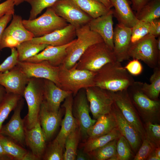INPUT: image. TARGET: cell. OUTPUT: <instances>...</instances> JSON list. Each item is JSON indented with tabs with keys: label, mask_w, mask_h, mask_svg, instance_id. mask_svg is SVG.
<instances>
[{
	"label": "cell",
	"mask_w": 160,
	"mask_h": 160,
	"mask_svg": "<svg viewBox=\"0 0 160 160\" xmlns=\"http://www.w3.org/2000/svg\"><path fill=\"white\" fill-rule=\"evenodd\" d=\"M30 78L17 64L9 71L0 73V84L4 88L7 93L23 97Z\"/></svg>",
	"instance_id": "cell-15"
},
{
	"label": "cell",
	"mask_w": 160,
	"mask_h": 160,
	"mask_svg": "<svg viewBox=\"0 0 160 160\" xmlns=\"http://www.w3.org/2000/svg\"><path fill=\"white\" fill-rule=\"evenodd\" d=\"M114 102L126 119L135 128L142 140L146 138L145 130L127 90L112 92Z\"/></svg>",
	"instance_id": "cell-13"
},
{
	"label": "cell",
	"mask_w": 160,
	"mask_h": 160,
	"mask_svg": "<svg viewBox=\"0 0 160 160\" xmlns=\"http://www.w3.org/2000/svg\"><path fill=\"white\" fill-rule=\"evenodd\" d=\"M128 54L130 57L141 60L151 68L160 65V51L157 48L156 39L149 33L130 44Z\"/></svg>",
	"instance_id": "cell-7"
},
{
	"label": "cell",
	"mask_w": 160,
	"mask_h": 160,
	"mask_svg": "<svg viewBox=\"0 0 160 160\" xmlns=\"http://www.w3.org/2000/svg\"><path fill=\"white\" fill-rule=\"evenodd\" d=\"M90 111L94 119L111 113L114 101L112 92L93 86L85 89Z\"/></svg>",
	"instance_id": "cell-9"
},
{
	"label": "cell",
	"mask_w": 160,
	"mask_h": 160,
	"mask_svg": "<svg viewBox=\"0 0 160 160\" xmlns=\"http://www.w3.org/2000/svg\"><path fill=\"white\" fill-rule=\"evenodd\" d=\"M146 138L156 148L160 147V125L157 123L147 122L145 127Z\"/></svg>",
	"instance_id": "cell-40"
},
{
	"label": "cell",
	"mask_w": 160,
	"mask_h": 160,
	"mask_svg": "<svg viewBox=\"0 0 160 160\" xmlns=\"http://www.w3.org/2000/svg\"><path fill=\"white\" fill-rule=\"evenodd\" d=\"M77 38L66 49V55L62 64L69 69L78 62L86 50L94 44L104 42L97 33L91 31L88 24L76 28Z\"/></svg>",
	"instance_id": "cell-2"
},
{
	"label": "cell",
	"mask_w": 160,
	"mask_h": 160,
	"mask_svg": "<svg viewBox=\"0 0 160 160\" xmlns=\"http://www.w3.org/2000/svg\"><path fill=\"white\" fill-rule=\"evenodd\" d=\"M130 0L132 9L137 13L139 12L145 4L152 0Z\"/></svg>",
	"instance_id": "cell-48"
},
{
	"label": "cell",
	"mask_w": 160,
	"mask_h": 160,
	"mask_svg": "<svg viewBox=\"0 0 160 160\" xmlns=\"http://www.w3.org/2000/svg\"><path fill=\"white\" fill-rule=\"evenodd\" d=\"M11 160L4 152L0 143V160Z\"/></svg>",
	"instance_id": "cell-51"
},
{
	"label": "cell",
	"mask_w": 160,
	"mask_h": 160,
	"mask_svg": "<svg viewBox=\"0 0 160 160\" xmlns=\"http://www.w3.org/2000/svg\"><path fill=\"white\" fill-rule=\"evenodd\" d=\"M154 153L156 156L160 158V148L159 147L156 148L154 151Z\"/></svg>",
	"instance_id": "cell-55"
},
{
	"label": "cell",
	"mask_w": 160,
	"mask_h": 160,
	"mask_svg": "<svg viewBox=\"0 0 160 160\" xmlns=\"http://www.w3.org/2000/svg\"><path fill=\"white\" fill-rule=\"evenodd\" d=\"M124 68L130 74L135 76L140 74L143 69L141 63L136 59L130 61Z\"/></svg>",
	"instance_id": "cell-44"
},
{
	"label": "cell",
	"mask_w": 160,
	"mask_h": 160,
	"mask_svg": "<svg viewBox=\"0 0 160 160\" xmlns=\"http://www.w3.org/2000/svg\"><path fill=\"white\" fill-rule=\"evenodd\" d=\"M150 81V84L141 82V89L143 93L151 99L159 100L160 93V65L153 69Z\"/></svg>",
	"instance_id": "cell-32"
},
{
	"label": "cell",
	"mask_w": 160,
	"mask_h": 160,
	"mask_svg": "<svg viewBox=\"0 0 160 160\" xmlns=\"http://www.w3.org/2000/svg\"><path fill=\"white\" fill-rule=\"evenodd\" d=\"M13 15L6 14L0 17V54L1 49V44L3 34L8 23L12 19Z\"/></svg>",
	"instance_id": "cell-46"
},
{
	"label": "cell",
	"mask_w": 160,
	"mask_h": 160,
	"mask_svg": "<svg viewBox=\"0 0 160 160\" xmlns=\"http://www.w3.org/2000/svg\"><path fill=\"white\" fill-rule=\"evenodd\" d=\"M139 20L150 22L160 17V0H152L135 14Z\"/></svg>",
	"instance_id": "cell-35"
},
{
	"label": "cell",
	"mask_w": 160,
	"mask_h": 160,
	"mask_svg": "<svg viewBox=\"0 0 160 160\" xmlns=\"http://www.w3.org/2000/svg\"><path fill=\"white\" fill-rule=\"evenodd\" d=\"M64 149L55 138L46 147L42 158L44 160H63Z\"/></svg>",
	"instance_id": "cell-37"
},
{
	"label": "cell",
	"mask_w": 160,
	"mask_h": 160,
	"mask_svg": "<svg viewBox=\"0 0 160 160\" xmlns=\"http://www.w3.org/2000/svg\"><path fill=\"white\" fill-rule=\"evenodd\" d=\"M76 39L71 42L61 46L49 45L41 52L25 61L36 63L46 61L53 66H59L63 63L65 58L67 48Z\"/></svg>",
	"instance_id": "cell-22"
},
{
	"label": "cell",
	"mask_w": 160,
	"mask_h": 160,
	"mask_svg": "<svg viewBox=\"0 0 160 160\" xmlns=\"http://www.w3.org/2000/svg\"><path fill=\"white\" fill-rule=\"evenodd\" d=\"M150 22L149 34L157 38L160 36V19L154 20Z\"/></svg>",
	"instance_id": "cell-47"
},
{
	"label": "cell",
	"mask_w": 160,
	"mask_h": 160,
	"mask_svg": "<svg viewBox=\"0 0 160 160\" xmlns=\"http://www.w3.org/2000/svg\"><path fill=\"white\" fill-rule=\"evenodd\" d=\"M73 97L72 94L69 95L62 105L65 111V116L61 123V129L55 138L64 149L67 137L77 124L72 112Z\"/></svg>",
	"instance_id": "cell-25"
},
{
	"label": "cell",
	"mask_w": 160,
	"mask_h": 160,
	"mask_svg": "<svg viewBox=\"0 0 160 160\" xmlns=\"http://www.w3.org/2000/svg\"><path fill=\"white\" fill-rule=\"evenodd\" d=\"M48 45L34 43L31 40L22 42L16 48L18 61H25L43 50Z\"/></svg>",
	"instance_id": "cell-31"
},
{
	"label": "cell",
	"mask_w": 160,
	"mask_h": 160,
	"mask_svg": "<svg viewBox=\"0 0 160 160\" xmlns=\"http://www.w3.org/2000/svg\"><path fill=\"white\" fill-rule=\"evenodd\" d=\"M105 5L108 9H111L113 7L109 0H95Z\"/></svg>",
	"instance_id": "cell-52"
},
{
	"label": "cell",
	"mask_w": 160,
	"mask_h": 160,
	"mask_svg": "<svg viewBox=\"0 0 160 160\" xmlns=\"http://www.w3.org/2000/svg\"><path fill=\"white\" fill-rule=\"evenodd\" d=\"M113 9H111L107 13L92 18L88 24L90 29L98 34L104 42L113 50Z\"/></svg>",
	"instance_id": "cell-19"
},
{
	"label": "cell",
	"mask_w": 160,
	"mask_h": 160,
	"mask_svg": "<svg viewBox=\"0 0 160 160\" xmlns=\"http://www.w3.org/2000/svg\"><path fill=\"white\" fill-rule=\"evenodd\" d=\"M11 49V55L0 64V73L8 71L17 64L18 54L15 48Z\"/></svg>",
	"instance_id": "cell-43"
},
{
	"label": "cell",
	"mask_w": 160,
	"mask_h": 160,
	"mask_svg": "<svg viewBox=\"0 0 160 160\" xmlns=\"http://www.w3.org/2000/svg\"><path fill=\"white\" fill-rule=\"evenodd\" d=\"M94 81V86L112 92L127 90L135 81L117 61L108 63L96 72Z\"/></svg>",
	"instance_id": "cell-1"
},
{
	"label": "cell",
	"mask_w": 160,
	"mask_h": 160,
	"mask_svg": "<svg viewBox=\"0 0 160 160\" xmlns=\"http://www.w3.org/2000/svg\"><path fill=\"white\" fill-rule=\"evenodd\" d=\"M95 74L96 72L77 69L76 64L69 69L61 64L58 74L60 87L71 92L74 96L80 89L94 86Z\"/></svg>",
	"instance_id": "cell-4"
},
{
	"label": "cell",
	"mask_w": 160,
	"mask_h": 160,
	"mask_svg": "<svg viewBox=\"0 0 160 160\" xmlns=\"http://www.w3.org/2000/svg\"><path fill=\"white\" fill-rule=\"evenodd\" d=\"M40 160L33 153L31 152H27L23 157L22 160Z\"/></svg>",
	"instance_id": "cell-50"
},
{
	"label": "cell",
	"mask_w": 160,
	"mask_h": 160,
	"mask_svg": "<svg viewBox=\"0 0 160 160\" xmlns=\"http://www.w3.org/2000/svg\"><path fill=\"white\" fill-rule=\"evenodd\" d=\"M76 36V28L69 24L63 28L40 37H33L31 40L37 44L59 46L71 42Z\"/></svg>",
	"instance_id": "cell-20"
},
{
	"label": "cell",
	"mask_w": 160,
	"mask_h": 160,
	"mask_svg": "<svg viewBox=\"0 0 160 160\" xmlns=\"http://www.w3.org/2000/svg\"><path fill=\"white\" fill-rule=\"evenodd\" d=\"M22 97L19 95L7 93L0 103V131L3 123L12 111L14 110Z\"/></svg>",
	"instance_id": "cell-36"
},
{
	"label": "cell",
	"mask_w": 160,
	"mask_h": 160,
	"mask_svg": "<svg viewBox=\"0 0 160 160\" xmlns=\"http://www.w3.org/2000/svg\"><path fill=\"white\" fill-rule=\"evenodd\" d=\"M141 82L135 81L127 89L129 95L134 106L147 122H153L159 116L160 102L151 99L143 92Z\"/></svg>",
	"instance_id": "cell-8"
},
{
	"label": "cell",
	"mask_w": 160,
	"mask_h": 160,
	"mask_svg": "<svg viewBox=\"0 0 160 160\" xmlns=\"http://www.w3.org/2000/svg\"><path fill=\"white\" fill-rule=\"evenodd\" d=\"M96 120L95 124L87 131V139L104 135L117 127L116 121L112 111L109 113L101 116Z\"/></svg>",
	"instance_id": "cell-27"
},
{
	"label": "cell",
	"mask_w": 160,
	"mask_h": 160,
	"mask_svg": "<svg viewBox=\"0 0 160 160\" xmlns=\"http://www.w3.org/2000/svg\"><path fill=\"white\" fill-rule=\"evenodd\" d=\"M118 139L113 140L105 145L87 153L90 160H115Z\"/></svg>",
	"instance_id": "cell-34"
},
{
	"label": "cell",
	"mask_w": 160,
	"mask_h": 160,
	"mask_svg": "<svg viewBox=\"0 0 160 160\" xmlns=\"http://www.w3.org/2000/svg\"><path fill=\"white\" fill-rule=\"evenodd\" d=\"M17 65L29 78L48 79L60 87L59 66H53L46 61L36 63L18 61Z\"/></svg>",
	"instance_id": "cell-14"
},
{
	"label": "cell",
	"mask_w": 160,
	"mask_h": 160,
	"mask_svg": "<svg viewBox=\"0 0 160 160\" xmlns=\"http://www.w3.org/2000/svg\"><path fill=\"white\" fill-rule=\"evenodd\" d=\"M60 0H26V2L31 5L29 20H32L37 17L45 8L51 7Z\"/></svg>",
	"instance_id": "cell-38"
},
{
	"label": "cell",
	"mask_w": 160,
	"mask_h": 160,
	"mask_svg": "<svg viewBox=\"0 0 160 160\" xmlns=\"http://www.w3.org/2000/svg\"><path fill=\"white\" fill-rule=\"evenodd\" d=\"M143 143L135 156L134 160L146 159L155 148L145 138L143 140Z\"/></svg>",
	"instance_id": "cell-42"
},
{
	"label": "cell",
	"mask_w": 160,
	"mask_h": 160,
	"mask_svg": "<svg viewBox=\"0 0 160 160\" xmlns=\"http://www.w3.org/2000/svg\"><path fill=\"white\" fill-rule=\"evenodd\" d=\"M51 7L57 15L76 28L88 24L92 19L72 0H60Z\"/></svg>",
	"instance_id": "cell-12"
},
{
	"label": "cell",
	"mask_w": 160,
	"mask_h": 160,
	"mask_svg": "<svg viewBox=\"0 0 160 160\" xmlns=\"http://www.w3.org/2000/svg\"><path fill=\"white\" fill-rule=\"evenodd\" d=\"M154 151L150 154L147 158L148 160H160V158L157 157L155 154Z\"/></svg>",
	"instance_id": "cell-54"
},
{
	"label": "cell",
	"mask_w": 160,
	"mask_h": 160,
	"mask_svg": "<svg viewBox=\"0 0 160 160\" xmlns=\"http://www.w3.org/2000/svg\"><path fill=\"white\" fill-rule=\"evenodd\" d=\"M28 107L26 129L33 127L39 120L41 104L44 100L43 79L31 78L24 90L23 96Z\"/></svg>",
	"instance_id": "cell-5"
},
{
	"label": "cell",
	"mask_w": 160,
	"mask_h": 160,
	"mask_svg": "<svg viewBox=\"0 0 160 160\" xmlns=\"http://www.w3.org/2000/svg\"><path fill=\"white\" fill-rule=\"evenodd\" d=\"M156 42L158 49L160 51V36L157 38Z\"/></svg>",
	"instance_id": "cell-57"
},
{
	"label": "cell",
	"mask_w": 160,
	"mask_h": 160,
	"mask_svg": "<svg viewBox=\"0 0 160 160\" xmlns=\"http://www.w3.org/2000/svg\"><path fill=\"white\" fill-rule=\"evenodd\" d=\"M114 7L113 16L119 24L132 28L139 20L137 18L129 0H109Z\"/></svg>",
	"instance_id": "cell-26"
},
{
	"label": "cell",
	"mask_w": 160,
	"mask_h": 160,
	"mask_svg": "<svg viewBox=\"0 0 160 160\" xmlns=\"http://www.w3.org/2000/svg\"><path fill=\"white\" fill-rule=\"evenodd\" d=\"M47 141L39 120L31 129H25V142L31 152L41 159L42 158Z\"/></svg>",
	"instance_id": "cell-23"
},
{
	"label": "cell",
	"mask_w": 160,
	"mask_h": 160,
	"mask_svg": "<svg viewBox=\"0 0 160 160\" xmlns=\"http://www.w3.org/2000/svg\"><path fill=\"white\" fill-rule=\"evenodd\" d=\"M76 160H90L87 153L84 152L83 150L77 151L76 159Z\"/></svg>",
	"instance_id": "cell-49"
},
{
	"label": "cell",
	"mask_w": 160,
	"mask_h": 160,
	"mask_svg": "<svg viewBox=\"0 0 160 160\" xmlns=\"http://www.w3.org/2000/svg\"><path fill=\"white\" fill-rule=\"evenodd\" d=\"M14 0H6L0 4V17L6 14L14 15Z\"/></svg>",
	"instance_id": "cell-45"
},
{
	"label": "cell",
	"mask_w": 160,
	"mask_h": 160,
	"mask_svg": "<svg viewBox=\"0 0 160 160\" xmlns=\"http://www.w3.org/2000/svg\"><path fill=\"white\" fill-rule=\"evenodd\" d=\"M0 143L11 160H22L27 151L9 137L0 134Z\"/></svg>",
	"instance_id": "cell-33"
},
{
	"label": "cell",
	"mask_w": 160,
	"mask_h": 160,
	"mask_svg": "<svg viewBox=\"0 0 160 160\" xmlns=\"http://www.w3.org/2000/svg\"><path fill=\"white\" fill-rule=\"evenodd\" d=\"M74 97L73 115L80 129L81 137L86 139L88 138V130L95 124L97 120L92 119L89 115V106L85 89H80Z\"/></svg>",
	"instance_id": "cell-11"
},
{
	"label": "cell",
	"mask_w": 160,
	"mask_h": 160,
	"mask_svg": "<svg viewBox=\"0 0 160 160\" xmlns=\"http://www.w3.org/2000/svg\"><path fill=\"white\" fill-rule=\"evenodd\" d=\"M7 94L4 88L0 84V103L3 100Z\"/></svg>",
	"instance_id": "cell-53"
},
{
	"label": "cell",
	"mask_w": 160,
	"mask_h": 160,
	"mask_svg": "<svg viewBox=\"0 0 160 160\" xmlns=\"http://www.w3.org/2000/svg\"><path fill=\"white\" fill-rule=\"evenodd\" d=\"M44 100L52 110L58 111L61 104L72 93L65 91L58 87L53 81L43 79Z\"/></svg>",
	"instance_id": "cell-24"
},
{
	"label": "cell",
	"mask_w": 160,
	"mask_h": 160,
	"mask_svg": "<svg viewBox=\"0 0 160 160\" xmlns=\"http://www.w3.org/2000/svg\"><path fill=\"white\" fill-rule=\"evenodd\" d=\"M63 110L58 111L51 109L44 100L40 108L39 119L47 140L50 139L61 122Z\"/></svg>",
	"instance_id": "cell-18"
},
{
	"label": "cell",
	"mask_w": 160,
	"mask_h": 160,
	"mask_svg": "<svg viewBox=\"0 0 160 160\" xmlns=\"http://www.w3.org/2000/svg\"><path fill=\"white\" fill-rule=\"evenodd\" d=\"M150 22L139 20L132 28L131 44L135 43L149 33Z\"/></svg>",
	"instance_id": "cell-41"
},
{
	"label": "cell",
	"mask_w": 160,
	"mask_h": 160,
	"mask_svg": "<svg viewBox=\"0 0 160 160\" xmlns=\"http://www.w3.org/2000/svg\"><path fill=\"white\" fill-rule=\"evenodd\" d=\"M116 61L113 50L103 42L88 47L76 64L77 69L96 72L106 64Z\"/></svg>",
	"instance_id": "cell-3"
},
{
	"label": "cell",
	"mask_w": 160,
	"mask_h": 160,
	"mask_svg": "<svg viewBox=\"0 0 160 160\" xmlns=\"http://www.w3.org/2000/svg\"><path fill=\"white\" fill-rule=\"evenodd\" d=\"M1 0H0V1H1Z\"/></svg>",
	"instance_id": "cell-58"
},
{
	"label": "cell",
	"mask_w": 160,
	"mask_h": 160,
	"mask_svg": "<svg viewBox=\"0 0 160 160\" xmlns=\"http://www.w3.org/2000/svg\"><path fill=\"white\" fill-rule=\"evenodd\" d=\"M84 12L92 18H95L108 12V9L95 0H72Z\"/></svg>",
	"instance_id": "cell-30"
},
{
	"label": "cell",
	"mask_w": 160,
	"mask_h": 160,
	"mask_svg": "<svg viewBox=\"0 0 160 160\" xmlns=\"http://www.w3.org/2000/svg\"><path fill=\"white\" fill-rule=\"evenodd\" d=\"M25 27L33 35L40 37L65 28L69 23L57 15L51 7L38 17L32 20H23Z\"/></svg>",
	"instance_id": "cell-6"
},
{
	"label": "cell",
	"mask_w": 160,
	"mask_h": 160,
	"mask_svg": "<svg viewBox=\"0 0 160 160\" xmlns=\"http://www.w3.org/2000/svg\"><path fill=\"white\" fill-rule=\"evenodd\" d=\"M11 23L6 27L2 37L1 49L16 48L21 43L31 40L33 35L24 26L20 16L14 15Z\"/></svg>",
	"instance_id": "cell-10"
},
{
	"label": "cell",
	"mask_w": 160,
	"mask_h": 160,
	"mask_svg": "<svg viewBox=\"0 0 160 160\" xmlns=\"http://www.w3.org/2000/svg\"><path fill=\"white\" fill-rule=\"evenodd\" d=\"M112 112L115 116L117 127L121 135L128 141L132 150L136 153L141 144V139L135 128L124 118L114 102Z\"/></svg>",
	"instance_id": "cell-21"
},
{
	"label": "cell",
	"mask_w": 160,
	"mask_h": 160,
	"mask_svg": "<svg viewBox=\"0 0 160 160\" xmlns=\"http://www.w3.org/2000/svg\"><path fill=\"white\" fill-rule=\"evenodd\" d=\"M121 135L116 127L104 135L95 138L87 139L81 145L83 148V151L88 153L105 145L113 140L118 139Z\"/></svg>",
	"instance_id": "cell-28"
},
{
	"label": "cell",
	"mask_w": 160,
	"mask_h": 160,
	"mask_svg": "<svg viewBox=\"0 0 160 160\" xmlns=\"http://www.w3.org/2000/svg\"><path fill=\"white\" fill-rule=\"evenodd\" d=\"M24 104L22 98L14 109V113L9 121L2 126L0 134L7 137L21 146L25 142V129L20 113Z\"/></svg>",
	"instance_id": "cell-16"
},
{
	"label": "cell",
	"mask_w": 160,
	"mask_h": 160,
	"mask_svg": "<svg viewBox=\"0 0 160 160\" xmlns=\"http://www.w3.org/2000/svg\"><path fill=\"white\" fill-rule=\"evenodd\" d=\"M132 156L131 146L126 138L122 135L118 139L116 145L115 160H128Z\"/></svg>",
	"instance_id": "cell-39"
},
{
	"label": "cell",
	"mask_w": 160,
	"mask_h": 160,
	"mask_svg": "<svg viewBox=\"0 0 160 160\" xmlns=\"http://www.w3.org/2000/svg\"><path fill=\"white\" fill-rule=\"evenodd\" d=\"M132 29L118 23L113 30V52L117 61L121 62L130 58L128 50L131 44Z\"/></svg>",
	"instance_id": "cell-17"
},
{
	"label": "cell",
	"mask_w": 160,
	"mask_h": 160,
	"mask_svg": "<svg viewBox=\"0 0 160 160\" xmlns=\"http://www.w3.org/2000/svg\"><path fill=\"white\" fill-rule=\"evenodd\" d=\"M26 1V0H14V4L15 5L17 6Z\"/></svg>",
	"instance_id": "cell-56"
},
{
	"label": "cell",
	"mask_w": 160,
	"mask_h": 160,
	"mask_svg": "<svg viewBox=\"0 0 160 160\" xmlns=\"http://www.w3.org/2000/svg\"><path fill=\"white\" fill-rule=\"evenodd\" d=\"M81 137V130L77 123L66 140L63 160L76 159L78 146Z\"/></svg>",
	"instance_id": "cell-29"
}]
</instances>
